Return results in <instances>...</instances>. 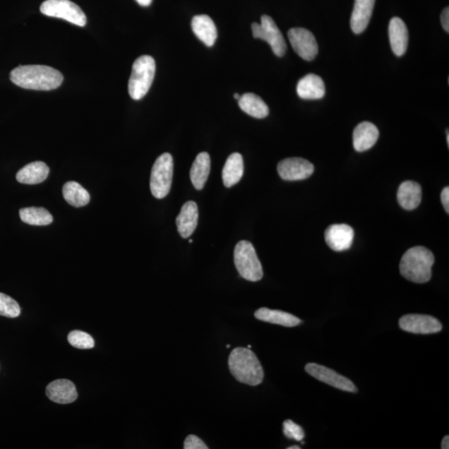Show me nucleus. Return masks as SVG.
I'll use <instances>...</instances> for the list:
<instances>
[{
  "label": "nucleus",
  "mask_w": 449,
  "mask_h": 449,
  "mask_svg": "<svg viewBox=\"0 0 449 449\" xmlns=\"http://www.w3.org/2000/svg\"><path fill=\"white\" fill-rule=\"evenodd\" d=\"M11 80L25 90L49 91L62 84L64 76L59 70L45 65H20L12 70Z\"/></svg>",
  "instance_id": "1"
},
{
  "label": "nucleus",
  "mask_w": 449,
  "mask_h": 449,
  "mask_svg": "<svg viewBox=\"0 0 449 449\" xmlns=\"http://www.w3.org/2000/svg\"><path fill=\"white\" fill-rule=\"evenodd\" d=\"M229 369L237 381L251 386L261 385L264 371L256 355L250 349H234L229 357Z\"/></svg>",
  "instance_id": "2"
},
{
  "label": "nucleus",
  "mask_w": 449,
  "mask_h": 449,
  "mask_svg": "<svg viewBox=\"0 0 449 449\" xmlns=\"http://www.w3.org/2000/svg\"><path fill=\"white\" fill-rule=\"evenodd\" d=\"M434 256L424 246H414L402 257L400 270L403 277L414 283H426L432 277Z\"/></svg>",
  "instance_id": "3"
},
{
  "label": "nucleus",
  "mask_w": 449,
  "mask_h": 449,
  "mask_svg": "<svg viewBox=\"0 0 449 449\" xmlns=\"http://www.w3.org/2000/svg\"><path fill=\"white\" fill-rule=\"evenodd\" d=\"M155 73L156 63L151 56L143 55L135 60L128 82V92L133 100H140L146 96Z\"/></svg>",
  "instance_id": "4"
},
{
  "label": "nucleus",
  "mask_w": 449,
  "mask_h": 449,
  "mask_svg": "<svg viewBox=\"0 0 449 449\" xmlns=\"http://www.w3.org/2000/svg\"><path fill=\"white\" fill-rule=\"evenodd\" d=\"M234 261L242 278L256 282L263 277V269L251 242L241 241L237 243L234 251Z\"/></svg>",
  "instance_id": "5"
},
{
  "label": "nucleus",
  "mask_w": 449,
  "mask_h": 449,
  "mask_svg": "<svg viewBox=\"0 0 449 449\" xmlns=\"http://www.w3.org/2000/svg\"><path fill=\"white\" fill-rule=\"evenodd\" d=\"M172 176V156L170 153H163L154 163L150 179V188L154 198H166L171 190Z\"/></svg>",
  "instance_id": "6"
},
{
  "label": "nucleus",
  "mask_w": 449,
  "mask_h": 449,
  "mask_svg": "<svg viewBox=\"0 0 449 449\" xmlns=\"http://www.w3.org/2000/svg\"><path fill=\"white\" fill-rule=\"evenodd\" d=\"M40 11L44 16L62 18L79 27H84L87 23L85 13L69 0H46L41 4Z\"/></svg>",
  "instance_id": "7"
},
{
  "label": "nucleus",
  "mask_w": 449,
  "mask_h": 449,
  "mask_svg": "<svg viewBox=\"0 0 449 449\" xmlns=\"http://www.w3.org/2000/svg\"><path fill=\"white\" fill-rule=\"evenodd\" d=\"M251 30L255 39L268 42L277 57H282L287 52V46L283 35L270 16H262L261 23H252Z\"/></svg>",
  "instance_id": "8"
},
{
  "label": "nucleus",
  "mask_w": 449,
  "mask_h": 449,
  "mask_svg": "<svg viewBox=\"0 0 449 449\" xmlns=\"http://www.w3.org/2000/svg\"><path fill=\"white\" fill-rule=\"evenodd\" d=\"M288 39L294 52L306 61L315 59L318 54V44L314 35L303 28H294L288 32Z\"/></svg>",
  "instance_id": "9"
},
{
  "label": "nucleus",
  "mask_w": 449,
  "mask_h": 449,
  "mask_svg": "<svg viewBox=\"0 0 449 449\" xmlns=\"http://www.w3.org/2000/svg\"><path fill=\"white\" fill-rule=\"evenodd\" d=\"M305 369L310 376L316 378V380L333 386L336 389L350 393L358 391L357 388L355 387L352 381L336 373L333 369L314 363L306 364Z\"/></svg>",
  "instance_id": "10"
},
{
  "label": "nucleus",
  "mask_w": 449,
  "mask_h": 449,
  "mask_svg": "<svg viewBox=\"0 0 449 449\" xmlns=\"http://www.w3.org/2000/svg\"><path fill=\"white\" fill-rule=\"evenodd\" d=\"M277 171L285 181H301L309 179L314 173L315 167L306 159L289 157L279 162Z\"/></svg>",
  "instance_id": "11"
},
{
  "label": "nucleus",
  "mask_w": 449,
  "mask_h": 449,
  "mask_svg": "<svg viewBox=\"0 0 449 449\" xmlns=\"http://www.w3.org/2000/svg\"><path fill=\"white\" fill-rule=\"evenodd\" d=\"M399 325L401 330L413 334H435L443 329L436 318L427 315H406L401 318Z\"/></svg>",
  "instance_id": "12"
},
{
  "label": "nucleus",
  "mask_w": 449,
  "mask_h": 449,
  "mask_svg": "<svg viewBox=\"0 0 449 449\" xmlns=\"http://www.w3.org/2000/svg\"><path fill=\"white\" fill-rule=\"evenodd\" d=\"M354 237L353 228L346 224H331L325 232L327 245L335 251L349 250L353 244Z\"/></svg>",
  "instance_id": "13"
},
{
  "label": "nucleus",
  "mask_w": 449,
  "mask_h": 449,
  "mask_svg": "<svg viewBox=\"0 0 449 449\" xmlns=\"http://www.w3.org/2000/svg\"><path fill=\"white\" fill-rule=\"evenodd\" d=\"M46 395L50 400L61 405L71 404L78 397L76 387L68 380H57L50 383L46 388Z\"/></svg>",
  "instance_id": "14"
},
{
  "label": "nucleus",
  "mask_w": 449,
  "mask_h": 449,
  "mask_svg": "<svg viewBox=\"0 0 449 449\" xmlns=\"http://www.w3.org/2000/svg\"><path fill=\"white\" fill-rule=\"evenodd\" d=\"M380 137V132L376 125L369 121H363L354 128L353 145L355 151H368L376 145Z\"/></svg>",
  "instance_id": "15"
},
{
  "label": "nucleus",
  "mask_w": 449,
  "mask_h": 449,
  "mask_svg": "<svg viewBox=\"0 0 449 449\" xmlns=\"http://www.w3.org/2000/svg\"><path fill=\"white\" fill-rule=\"evenodd\" d=\"M389 36L393 52L401 57L408 49L409 31L401 18L395 17L390 22Z\"/></svg>",
  "instance_id": "16"
},
{
  "label": "nucleus",
  "mask_w": 449,
  "mask_h": 449,
  "mask_svg": "<svg viewBox=\"0 0 449 449\" xmlns=\"http://www.w3.org/2000/svg\"><path fill=\"white\" fill-rule=\"evenodd\" d=\"M198 208L194 202H187L181 209L179 217H176L177 230L182 238H188L193 235L198 227Z\"/></svg>",
  "instance_id": "17"
},
{
  "label": "nucleus",
  "mask_w": 449,
  "mask_h": 449,
  "mask_svg": "<svg viewBox=\"0 0 449 449\" xmlns=\"http://www.w3.org/2000/svg\"><path fill=\"white\" fill-rule=\"evenodd\" d=\"M376 0H354L350 26L354 34H361L367 29L372 16Z\"/></svg>",
  "instance_id": "18"
},
{
  "label": "nucleus",
  "mask_w": 449,
  "mask_h": 449,
  "mask_svg": "<svg viewBox=\"0 0 449 449\" xmlns=\"http://www.w3.org/2000/svg\"><path fill=\"white\" fill-rule=\"evenodd\" d=\"M299 97L306 100H316L324 97L325 87L323 79L316 74H307L297 84Z\"/></svg>",
  "instance_id": "19"
},
{
  "label": "nucleus",
  "mask_w": 449,
  "mask_h": 449,
  "mask_svg": "<svg viewBox=\"0 0 449 449\" xmlns=\"http://www.w3.org/2000/svg\"><path fill=\"white\" fill-rule=\"evenodd\" d=\"M397 202L407 210L417 208L422 200V189L417 182L406 181L402 184L397 193Z\"/></svg>",
  "instance_id": "20"
},
{
  "label": "nucleus",
  "mask_w": 449,
  "mask_h": 449,
  "mask_svg": "<svg viewBox=\"0 0 449 449\" xmlns=\"http://www.w3.org/2000/svg\"><path fill=\"white\" fill-rule=\"evenodd\" d=\"M191 29L205 45L212 47L217 39V30L215 23L208 16H196L191 21Z\"/></svg>",
  "instance_id": "21"
},
{
  "label": "nucleus",
  "mask_w": 449,
  "mask_h": 449,
  "mask_svg": "<svg viewBox=\"0 0 449 449\" xmlns=\"http://www.w3.org/2000/svg\"><path fill=\"white\" fill-rule=\"evenodd\" d=\"M49 168L43 162H31L18 171L16 179L23 184L35 185L46 180Z\"/></svg>",
  "instance_id": "22"
},
{
  "label": "nucleus",
  "mask_w": 449,
  "mask_h": 449,
  "mask_svg": "<svg viewBox=\"0 0 449 449\" xmlns=\"http://www.w3.org/2000/svg\"><path fill=\"white\" fill-rule=\"evenodd\" d=\"M244 174V162L240 153H232L229 156L222 170L224 186L232 187L238 184Z\"/></svg>",
  "instance_id": "23"
},
{
  "label": "nucleus",
  "mask_w": 449,
  "mask_h": 449,
  "mask_svg": "<svg viewBox=\"0 0 449 449\" xmlns=\"http://www.w3.org/2000/svg\"><path fill=\"white\" fill-rule=\"evenodd\" d=\"M255 317L257 320L285 327H294L301 323L299 318L289 314V313L270 310L268 308L259 309L258 311H256Z\"/></svg>",
  "instance_id": "24"
},
{
  "label": "nucleus",
  "mask_w": 449,
  "mask_h": 449,
  "mask_svg": "<svg viewBox=\"0 0 449 449\" xmlns=\"http://www.w3.org/2000/svg\"><path fill=\"white\" fill-rule=\"evenodd\" d=\"M210 171V158L208 152H200L191 168V181L196 190H203Z\"/></svg>",
  "instance_id": "25"
},
{
  "label": "nucleus",
  "mask_w": 449,
  "mask_h": 449,
  "mask_svg": "<svg viewBox=\"0 0 449 449\" xmlns=\"http://www.w3.org/2000/svg\"><path fill=\"white\" fill-rule=\"evenodd\" d=\"M238 104L243 112L255 119H265L269 114L268 106L255 93L248 92L241 95Z\"/></svg>",
  "instance_id": "26"
},
{
  "label": "nucleus",
  "mask_w": 449,
  "mask_h": 449,
  "mask_svg": "<svg viewBox=\"0 0 449 449\" xmlns=\"http://www.w3.org/2000/svg\"><path fill=\"white\" fill-rule=\"evenodd\" d=\"M63 195L66 202L74 208H82L90 202L88 191L75 181H68L63 187Z\"/></svg>",
  "instance_id": "27"
},
{
  "label": "nucleus",
  "mask_w": 449,
  "mask_h": 449,
  "mask_svg": "<svg viewBox=\"0 0 449 449\" xmlns=\"http://www.w3.org/2000/svg\"><path fill=\"white\" fill-rule=\"evenodd\" d=\"M21 221L31 226H48L53 222V216L43 208H27L20 210Z\"/></svg>",
  "instance_id": "28"
},
{
  "label": "nucleus",
  "mask_w": 449,
  "mask_h": 449,
  "mask_svg": "<svg viewBox=\"0 0 449 449\" xmlns=\"http://www.w3.org/2000/svg\"><path fill=\"white\" fill-rule=\"evenodd\" d=\"M68 343L75 348L88 349L95 347V340L85 332L73 330L68 336Z\"/></svg>",
  "instance_id": "29"
},
{
  "label": "nucleus",
  "mask_w": 449,
  "mask_h": 449,
  "mask_svg": "<svg viewBox=\"0 0 449 449\" xmlns=\"http://www.w3.org/2000/svg\"><path fill=\"white\" fill-rule=\"evenodd\" d=\"M20 307L18 304L4 293H0V316L8 318H16L20 315Z\"/></svg>",
  "instance_id": "30"
},
{
  "label": "nucleus",
  "mask_w": 449,
  "mask_h": 449,
  "mask_svg": "<svg viewBox=\"0 0 449 449\" xmlns=\"http://www.w3.org/2000/svg\"><path fill=\"white\" fill-rule=\"evenodd\" d=\"M283 432L285 436L296 441H302L305 438V432L299 425L294 423L292 420H285L283 424Z\"/></svg>",
  "instance_id": "31"
},
{
  "label": "nucleus",
  "mask_w": 449,
  "mask_h": 449,
  "mask_svg": "<svg viewBox=\"0 0 449 449\" xmlns=\"http://www.w3.org/2000/svg\"><path fill=\"white\" fill-rule=\"evenodd\" d=\"M185 449H208V447L205 443L196 435H189L185 439Z\"/></svg>",
  "instance_id": "32"
},
{
  "label": "nucleus",
  "mask_w": 449,
  "mask_h": 449,
  "mask_svg": "<svg viewBox=\"0 0 449 449\" xmlns=\"http://www.w3.org/2000/svg\"><path fill=\"white\" fill-rule=\"evenodd\" d=\"M441 200L443 205L444 209H445L446 212L449 213V187L447 186L445 188H443L441 193Z\"/></svg>",
  "instance_id": "33"
},
{
  "label": "nucleus",
  "mask_w": 449,
  "mask_h": 449,
  "mask_svg": "<svg viewBox=\"0 0 449 449\" xmlns=\"http://www.w3.org/2000/svg\"><path fill=\"white\" fill-rule=\"evenodd\" d=\"M441 23L444 30L449 32V8L448 7L443 9L441 15Z\"/></svg>",
  "instance_id": "34"
},
{
  "label": "nucleus",
  "mask_w": 449,
  "mask_h": 449,
  "mask_svg": "<svg viewBox=\"0 0 449 449\" xmlns=\"http://www.w3.org/2000/svg\"><path fill=\"white\" fill-rule=\"evenodd\" d=\"M441 448L442 449H448L449 448V436H448V435H447V436L443 438V439L442 441V443H441Z\"/></svg>",
  "instance_id": "35"
},
{
  "label": "nucleus",
  "mask_w": 449,
  "mask_h": 449,
  "mask_svg": "<svg viewBox=\"0 0 449 449\" xmlns=\"http://www.w3.org/2000/svg\"><path fill=\"white\" fill-rule=\"evenodd\" d=\"M136 1H137L140 6L146 7V6H149L150 4H151L152 0H136Z\"/></svg>",
  "instance_id": "36"
},
{
  "label": "nucleus",
  "mask_w": 449,
  "mask_h": 449,
  "mask_svg": "<svg viewBox=\"0 0 449 449\" xmlns=\"http://www.w3.org/2000/svg\"><path fill=\"white\" fill-rule=\"evenodd\" d=\"M234 97H235V100H239L241 95H239V93H235V95H234Z\"/></svg>",
  "instance_id": "37"
},
{
  "label": "nucleus",
  "mask_w": 449,
  "mask_h": 449,
  "mask_svg": "<svg viewBox=\"0 0 449 449\" xmlns=\"http://www.w3.org/2000/svg\"><path fill=\"white\" fill-rule=\"evenodd\" d=\"M287 448L288 449H301V447L294 445V446L289 447Z\"/></svg>",
  "instance_id": "38"
},
{
  "label": "nucleus",
  "mask_w": 449,
  "mask_h": 449,
  "mask_svg": "<svg viewBox=\"0 0 449 449\" xmlns=\"http://www.w3.org/2000/svg\"><path fill=\"white\" fill-rule=\"evenodd\" d=\"M447 143H448V146L449 147V132H448V130H447Z\"/></svg>",
  "instance_id": "39"
},
{
  "label": "nucleus",
  "mask_w": 449,
  "mask_h": 449,
  "mask_svg": "<svg viewBox=\"0 0 449 449\" xmlns=\"http://www.w3.org/2000/svg\"><path fill=\"white\" fill-rule=\"evenodd\" d=\"M193 240H191V239L189 240V243H193Z\"/></svg>",
  "instance_id": "40"
}]
</instances>
